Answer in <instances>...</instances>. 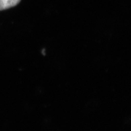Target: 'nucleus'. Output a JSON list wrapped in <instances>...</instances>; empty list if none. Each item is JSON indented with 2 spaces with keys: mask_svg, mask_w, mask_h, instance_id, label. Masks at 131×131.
I'll return each instance as SVG.
<instances>
[{
  "mask_svg": "<svg viewBox=\"0 0 131 131\" xmlns=\"http://www.w3.org/2000/svg\"><path fill=\"white\" fill-rule=\"evenodd\" d=\"M21 0H0V10L14 7Z\"/></svg>",
  "mask_w": 131,
  "mask_h": 131,
  "instance_id": "obj_1",
  "label": "nucleus"
}]
</instances>
